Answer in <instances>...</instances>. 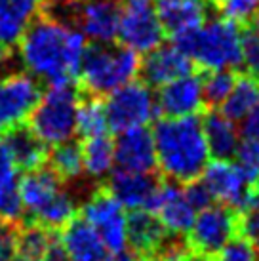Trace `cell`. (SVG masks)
<instances>
[{
  "label": "cell",
  "mask_w": 259,
  "mask_h": 261,
  "mask_svg": "<svg viewBox=\"0 0 259 261\" xmlns=\"http://www.w3.org/2000/svg\"><path fill=\"white\" fill-rule=\"evenodd\" d=\"M19 58L35 79L48 84L76 82L86 37L80 31L40 12L17 42Z\"/></svg>",
  "instance_id": "6da1fadb"
},
{
  "label": "cell",
  "mask_w": 259,
  "mask_h": 261,
  "mask_svg": "<svg viewBox=\"0 0 259 261\" xmlns=\"http://www.w3.org/2000/svg\"><path fill=\"white\" fill-rule=\"evenodd\" d=\"M157 162L166 179L185 185L198 179L208 164V145L198 115L160 118L152 128Z\"/></svg>",
  "instance_id": "7a4b0ae2"
},
{
  "label": "cell",
  "mask_w": 259,
  "mask_h": 261,
  "mask_svg": "<svg viewBox=\"0 0 259 261\" xmlns=\"http://www.w3.org/2000/svg\"><path fill=\"white\" fill-rule=\"evenodd\" d=\"M173 46L202 71L238 69L242 65V25L227 17L214 19L173 37Z\"/></svg>",
  "instance_id": "3957f363"
},
{
  "label": "cell",
  "mask_w": 259,
  "mask_h": 261,
  "mask_svg": "<svg viewBox=\"0 0 259 261\" xmlns=\"http://www.w3.org/2000/svg\"><path fill=\"white\" fill-rule=\"evenodd\" d=\"M139 54L126 46H86L76 74V86L82 94L103 97L126 82H132L139 74Z\"/></svg>",
  "instance_id": "277c9868"
},
{
  "label": "cell",
  "mask_w": 259,
  "mask_h": 261,
  "mask_svg": "<svg viewBox=\"0 0 259 261\" xmlns=\"http://www.w3.org/2000/svg\"><path fill=\"white\" fill-rule=\"evenodd\" d=\"M82 97L76 82L51 84L29 116L27 124L48 145H58L76 134V111Z\"/></svg>",
  "instance_id": "5b68a950"
},
{
  "label": "cell",
  "mask_w": 259,
  "mask_h": 261,
  "mask_svg": "<svg viewBox=\"0 0 259 261\" xmlns=\"http://www.w3.org/2000/svg\"><path fill=\"white\" fill-rule=\"evenodd\" d=\"M103 105L109 130L118 134L130 128L147 126L159 115L157 99L143 80H132L124 86L116 88L115 92L107 95Z\"/></svg>",
  "instance_id": "8992f818"
},
{
  "label": "cell",
  "mask_w": 259,
  "mask_h": 261,
  "mask_svg": "<svg viewBox=\"0 0 259 261\" xmlns=\"http://www.w3.org/2000/svg\"><path fill=\"white\" fill-rule=\"evenodd\" d=\"M238 221L240 212L225 204H212L206 210H200L198 218H194L185 239L193 252L216 257L219 250L238 234Z\"/></svg>",
  "instance_id": "52a82bcc"
},
{
  "label": "cell",
  "mask_w": 259,
  "mask_h": 261,
  "mask_svg": "<svg viewBox=\"0 0 259 261\" xmlns=\"http://www.w3.org/2000/svg\"><path fill=\"white\" fill-rule=\"evenodd\" d=\"M164 35L151 0H126L122 4L116 37L122 46L137 54H147L162 44Z\"/></svg>",
  "instance_id": "ba28073f"
},
{
  "label": "cell",
  "mask_w": 259,
  "mask_h": 261,
  "mask_svg": "<svg viewBox=\"0 0 259 261\" xmlns=\"http://www.w3.org/2000/svg\"><path fill=\"white\" fill-rule=\"evenodd\" d=\"M79 214L92 225L111 254H118L126 248V214L122 204L105 185L95 189Z\"/></svg>",
  "instance_id": "9c48e42d"
},
{
  "label": "cell",
  "mask_w": 259,
  "mask_h": 261,
  "mask_svg": "<svg viewBox=\"0 0 259 261\" xmlns=\"http://www.w3.org/2000/svg\"><path fill=\"white\" fill-rule=\"evenodd\" d=\"M42 84L33 74L12 73L0 79V134L29 120L42 97Z\"/></svg>",
  "instance_id": "30bf717a"
},
{
  "label": "cell",
  "mask_w": 259,
  "mask_h": 261,
  "mask_svg": "<svg viewBox=\"0 0 259 261\" xmlns=\"http://www.w3.org/2000/svg\"><path fill=\"white\" fill-rule=\"evenodd\" d=\"M202 181L208 185L210 193L219 204L230 206L237 212H246L259 208L252 187L246 183L242 172L237 164L229 160H212L202 172Z\"/></svg>",
  "instance_id": "8fae6325"
},
{
  "label": "cell",
  "mask_w": 259,
  "mask_h": 261,
  "mask_svg": "<svg viewBox=\"0 0 259 261\" xmlns=\"http://www.w3.org/2000/svg\"><path fill=\"white\" fill-rule=\"evenodd\" d=\"M162 181H164V175L160 172L141 174V172H130V170L118 168L116 172L111 174L109 181L103 185L113 193V196L118 202L122 204V208L149 210Z\"/></svg>",
  "instance_id": "7c38bea8"
},
{
  "label": "cell",
  "mask_w": 259,
  "mask_h": 261,
  "mask_svg": "<svg viewBox=\"0 0 259 261\" xmlns=\"http://www.w3.org/2000/svg\"><path fill=\"white\" fill-rule=\"evenodd\" d=\"M115 162L118 168L130 172H159L152 130H149L147 126H137L120 132L118 139L115 141Z\"/></svg>",
  "instance_id": "4fadbf2b"
},
{
  "label": "cell",
  "mask_w": 259,
  "mask_h": 261,
  "mask_svg": "<svg viewBox=\"0 0 259 261\" xmlns=\"http://www.w3.org/2000/svg\"><path fill=\"white\" fill-rule=\"evenodd\" d=\"M157 111L168 118L193 116L206 111L202 97V79L196 74H183L160 86Z\"/></svg>",
  "instance_id": "5bb4252c"
},
{
  "label": "cell",
  "mask_w": 259,
  "mask_h": 261,
  "mask_svg": "<svg viewBox=\"0 0 259 261\" xmlns=\"http://www.w3.org/2000/svg\"><path fill=\"white\" fill-rule=\"evenodd\" d=\"M44 0H0V61L12 56L36 15L42 12Z\"/></svg>",
  "instance_id": "9a60e30c"
},
{
  "label": "cell",
  "mask_w": 259,
  "mask_h": 261,
  "mask_svg": "<svg viewBox=\"0 0 259 261\" xmlns=\"http://www.w3.org/2000/svg\"><path fill=\"white\" fill-rule=\"evenodd\" d=\"M193 71V61L177 46H157L147 51L141 61L139 74L147 86H164L170 80H175Z\"/></svg>",
  "instance_id": "2e32d148"
},
{
  "label": "cell",
  "mask_w": 259,
  "mask_h": 261,
  "mask_svg": "<svg viewBox=\"0 0 259 261\" xmlns=\"http://www.w3.org/2000/svg\"><path fill=\"white\" fill-rule=\"evenodd\" d=\"M170 231L166 229L157 214L137 208L126 216V244L137 257H149L159 252Z\"/></svg>",
  "instance_id": "e0dca14e"
},
{
  "label": "cell",
  "mask_w": 259,
  "mask_h": 261,
  "mask_svg": "<svg viewBox=\"0 0 259 261\" xmlns=\"http://www.w3.org/2000/svg\"><path fill=\"white\" fill-rule=\"evenodd\" d=\"M149 212L157 214L162 225L173 234H187L194 221V210L183 195V189L175 187L166 177L152 198Z\"/></svg>",
  "instance_id": "ac0fdd59"
},
{
  "label": "cell",
  "mask_w": 259,
  "mask_h": 261,
  "mask_svg": "<svg viewBox=\"0 0 259 261\" xmlns=\"http://www.w3.org/2000/svg\"><path fill=\"white\" fill-rule=\"evenodd\" d=\"M59 234L69 254V261H113V254L79 212Z\"/></svg>",
  "instance_id": "d6986e66"
},
{
  "label": "cell",
  "mask_w": 259,
  "mask_h": 261,
  "mask_svg": "<svg viewBox=\"0 0 259 261\" xmlns=\"http://www.w3.org/2000/svg\"><path fill=\"white\" fill-rule=\"evenodd\" d=\"M154 10L164 33L173 38L206 23L208 0H157Z\"/></svg>",
  "instance_id": "ffe728a7"
},
{
  "label": "cell",
  "mask_w": 259,
  "mask_h": 261,
  "mask_svg": "<svg viewBox=\"0 0 259 261\" xmlns=\"http://www.w3.org/2000/svg\"><path fill=\"white\" fill-rule=\"evenodd\" d=\"M2 138L6 141L17 170L31 172V170L46 166L48 154H50L48 143H44L42 139L31 130L27 122L17 124L14 128L2 132Z\"/></svg>",
  "instance_id": "44dd1931"
},
{
  "label": "cell",
  "mask_w": 259,
  "mask_h": 261,
  "mask_svg": "<svg viewBox=\"0 0 259 261\" xmlns=\"http://www.w3.org/2000/svg\"><path fill=\"white\" fill-rule=\"evenodd\" d=\"M17 185H19L23 208L27 212V216H33V214H36L40 208H44L54 196L58 195L59 191H61L63 181L46 164L42 168L25 172V175L19 179ZM27 216H23V218H27Z\"/></svg>",
  "instance_id": "7402d4cb"
},
{
  "label": "cell",
  "mask_w": 259,
  "mask_h": 261,
  "mask_svg": "<svg viewBox=\"0 0 259 261\" xmlns=\"http://www.w3.org/2000/svg\"><path fill=\"white\" fill-rule=\"evenodd\" d=\"M202 115L200 122L208 152L214 160H230L238 147V130L235 122L216 109H206Z\"/></svg>",
  "instance_id": "603a6c76"
},
{
  "label": "cell",
  "mask_w": 259,
  "mask_h": 261,
  "mask_svg": "<svg viewBox=\"0 0 259 261\" xmlns=\"http://www.w3.org/2000/svg\"><path fill=\"white\" fill-rule=\"evenodd\" d=\"M257 103L259 80H255L248 73H238L237 82H235V86L230 90V94L219 105V113L225 115L232 122H238V120H244Z\"/></svg>",
  "instance_id": "cb8c5ba5"
},
{
  "label": "cell",
  "mask_w": 259,
  "mask_h": 261,
  "mask_svg": "<svg viewBox=\"0 0 259 261\" xmlns=\"http://www.w3.org/2000/svg\"><path fill=\"white\" fill-rule=\"evenodd\" d=\"M82 151V164L90 175L103 177L111 172L115 162V141L109 138V134L86 138L80 141Z\"/></svg>",
  "instance_id": "d4e9b609"
},
{
  "label": "cell",
  "mask_w": 259,
  "mask_h": 261,
  "mask_svg": "<svg viewBox=\"0 0 259 261\" xmlns=\"http://www.w3.org/2000/svg\"><path fill=\"white\" fill-rule=\"evenodd\" d=\"M74 216H76V208H74V204H72L71 196L61 189L58 195L54 196L44 208H40V210L36 212V214H33V216L23 218L21 221L36 223V225H40V227H44V229H48V231L61 232V229H63L65 225L69 223Z\"/></svg>",
  "instance_id": "484cf974"
},
{
  "label": "cell",
  "mask_w": 259,
  "mask_h": 261,
  "mask_svg": "<svg viewBox=\"0 0 259 261\" xmlns=\"http://www.w3.org/2000/svg\"><path fill=\"white\" fill-rule=\"evenodd\" d=\"M107 115L101 97L82 94L76 111V132L82 139L107 134Z\"/></svg>",
  "instance_id": "4316f807"
},
{
  "label": "cell",
  "mask_w": 259,
  "mask_h": 261,
  "mask_svg": "<svg viewBox=\"0 0 259 261\" xmlns=\"http://www.w3.org/2000/svg\"><path fill=\"white\" fill-rule=\"evenodd\" d=\"M46 164L54 170V174L58 175L63 183L76 179L82 174V170H84L80 143H74V141L69 139V141L54 145V149L48 154V162Z\"/></svg>",
  "instance_id": "83f0119b"
},
{
  "label": "cell",
  "mask_w": 259,
  "mask_h": 261,
  "mask_svg": "<svg viewBox=\"0 0 259 261\" xmlns=\"http://www.w3.org/2000/svg\"><path fill=\"white\" fill-rule=\"evenodd\" d=\"M238 69H217V71H206V76L202 79V97L206 109H217L227 99L230 90L235 86L238 76Z\"/></svg>",
  "instance_id": "f1b7e54d"
},
{
  "label": "cell",
  "mask_w": 259,
  "mask_h": 261,
  "mask_svg": "<svg viewBox=\"0 0 259 261\" xmlns=\"http://www.w3.org/2000/svg\"><path fill=\"white\" fill-rule=\"evenodd\" d=\"M54 232L36 223L21 221L17 232V254L27 261H40Z\"/></svg>",
  "instance_id": "f546056e"
},
{
  "label": "cell",
  "mask_w": 259,
  "mask_h": 261,
  "mask_svg": "<svg viewBox=\"0 0 259 261\" xmlns=\"http://www.w3.org/2000/svg\"><path fill=\"white\" fill-rule=\"evenodd\" d=\"M235 156H237V166L244 175L246 183L253 185L259 179V141L244 136L242 141H238Z\"/></svg>",
  "instance_id": "4dcf8cb0"
},
{
  "label": "cell",
  "mask_w": 259,
  "mask_h": 261,
  "mask_svg": "<svg viewBox=\"0 0 259 261\" xmlns=\"http://www.w3.org/2000/svg\"><path fill=\"white\" fill-rule=\"evenodd\" d=\"M25 216L23 200L19 195V185L15 179L0 185V219L10 223H21Z\"/></svg>",
  "instance_id": "1f68e13d"
},
{
  "label": "cell",
  "mask_w": 259,
  "mask_h": 261,
  "mask_svg": "<svg viewBox=\"0 0 259 261\" xmlns=\"http://www.w3.org/2000/svg\"><path fill=\"white\" fill-rule=\"evenodd\" d=\"M216 261H257V250L246 237L237 234L219 250Z\"/></svg>",
  "instance_id": "d6a6232c"
},
{
  "label": "cell",
  "mask_w": 259,
  "mask_h": 261,
  "mask_svg": "<svg viewBox=\"0 0 259 261\" xmlns=\"http://www.w3.org/2000/svg\"><path fill=\"white\" fill-rule=\"evenodd\" d=\"M242 63L250 76L259 80V31L242 27Z\"/></svg>",
  "instance_id": "836d02e7"
},
{
  "label": "cell",
  "mask_w": 259,
  "mask_h": 261,
  "mask_svg": "<svg viewBox=\"0 0 259 261\" xmlns=\"http://www.w3.org/2000/svg\"><path fill=\"white\" fill-rule=\"evenodd\" d=\"M257 6L259 0H225L219 10L223 12V17L232 19V21H237L238 25L244 27L250 23Z\"/></svg>",
  "instance_id": "e575fe53"
},
{
  "label": "cell",
  "mask_w": 259,
  "mask_h": 261,
  "mask_svg": "<svg viewBox=\"0 0 259 261\" xmlns=\"http://www.w3.org/2000/svg\"><path fill=\"white\" fill-rule=\"evenodd\" d=\"M183 195L187 198V202L193 206V210H206L214 204V195L210 193L208 185L202 181L200 177L194 179V181L185 183V189H183Z\"/></svg>",
  "instance_id": "d590c367"
},
{
  "label": "cell",
  "mask_w": 259,
  "mask_h": 261,
  "mask_svg": "<svg viewBox=\"0 0 259 261\" xmlns=\"http://www.w3.org/2000/svg\"><path fill=\"white\" fill-rule=\"evenodd\" d=\"M17 232L19 223L0 219V261H12L17 255Z\"/></svg>",
  "instance_id": "8d00e7d4"
},
{
  "label": "cell",
  "mask_w": 259,
  "mask_h": 261,
  "mask_svg": "<svg viewBox=\"0 0 259 261\" xmlns=\"http://www.w3.org/2000/svg\"><path fill=\"white\" fill-rule=\"evenodd\" d=\"M238 234L246 237L255 246V250H259V208L240 212Z\"/></svg>",
  "instance_id": "74e56055"
},
{
  "label": "cell",
  "mask_w": 259,
  "mask_h": 261,
  "mask_svg": "<svg viewBox=\"0 0 259 261\" xmlns=\"http://www.w3.org/2000/svg\"><path fill=\"white\" fill-rule=\"evenodd\" d=\"M15 172H17V168L10 154V149H8L4 138L0 136V185L15 179Z\"/></svg>",
  "instance_id": "f35d334b"
},
{
  "label": "cell",
  "mask_w": 259,
  "mask_h": 261,
  "mask_svg": "<svg viewBox=\"0 0 259 261\" xmlns=\"http://www.w3.org/2000/svg\"><path fill=\"white\" fill-rule=\"evenodd\" d=\"M40 261H69V254L63 246V240H61V234L59 232H54L50 239V244L44 252L42 259Z\"/></svg>",
  "instance_id": "ab89813d"
},
{
  "label": "cell",
  "mask_w": 259,
  "mask_h": 261,
  "mask_svg": "<svg viewBox=\"0 0 259 261\" xmlns=\"http://www.w3.org/2000/svg\"><path fill=\"white\" fill-rule=\"evenodd\" d=\"M242 132H244L246 138H253L259 141V103L250 111V115L244 118Z\"/></svg>",
  "instance_id": "60d3db41"
},
{
  "label": "cell",
  "mask_w": 259,
  "mask_h": 261,
  "mask_svg": "<svg viewBox=\"0 0 259 261\" xmlns=\"http://www.w3.org/2000/svg\"><path fill=\"white\" fill-rule=\"evenodd\" d=\"M181 261H216V257H212V255H206V254H198V252H189L185 257Z\"/></svg>",
  "instance_id": "b9f144b4"
},
{
  "label": "cell",
  "mask_w": 259,
  "mask_h": 261,
  "mask_svg": "<svg viewBox=\"0 0 259 261\" xmlns=\"http://www.w3.org/2000/svg\"><path fill=\"white\" fill-rule=\"evenodd\" d=\"M115 261H139V257H137L136 254H132V252L122 250V252H118V254H116Z\"/></svg>",
  "instance_id": "7bdbcfd3"
},
{
  "label": "cell",
  "mask_w": 259,
  "mask_h": 261,
  "mask_svg": "<svg viewBox=\"0 0 259 261\" xmlns=\"http://www.w3.org/2000/svg\"><path fill=\"white\" fill-rule=\"evenodd\" d=\"M248 27H252V29L259 31V6H257V10L253 12L252 19H250V23H248Z\"/></svg>",
  "instance_id": "ee69618b"
},
{
  "label": "cell",
  "mask_w": 259,
  "mask_h": 261,
  "mask_svg": "<svg viewBox=\"0 0 259 261\" xmlns=\"http://www.w3.org/2000/svg\"><path fill=\"white\" fill-rule=\"evenodd\" d=\"M252 187V193H253V196H255V202H257V206H259V179L253 185H250Z\"/></svg>",
  "instance_id": "f6af8a7d"
},
{
  "label": "cell",
  "mask_w": 259,
  "mask_h": 261,
  "mask_svg": "<svg viewBox=\"0 0 259 261\" xmlns=\"http://www.w3.org/2000/svg\"><path fill=\"white\" fill-rule=\"evenodd\" d=\"M139 261H170V259L160 257V255H149V257H139Z\"/></svg>",
  "instance_id": "bcb514c9"
},
{
  "label": "cell",
  "mask_w": 259,
  "mask_h": 261,
  "mask_svg": "<svg viewBox=\"0 0 259 261\" xmlns=\"http://www.w3.org/2000/svg\"><path fill=\"white\" fill-rule=\"evenodd\" d=\"M208 2H212L214 6H217V8H221V4H223L225 0H208Z\"/></svg>",
  "instance_id": "7dc6e473"
},
{
  "label": "cell",
  "mask_w": 259,
  "mask_h": 261,
  "mask_svg": "<svg viewBox=\"0 0 259 261\" xmlns=\"http://www.w3.org/2000/svg\"><path fill=\"white\" fill-rule=\"evenodd\" d=\"M12 261H27V259H23L21 255H15V257H14V259H12Z\"/></svg>",
  "instance_id": "c3c4849f"
}]
</instances>
